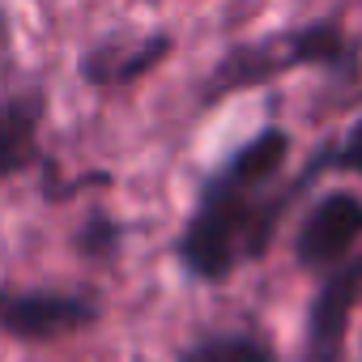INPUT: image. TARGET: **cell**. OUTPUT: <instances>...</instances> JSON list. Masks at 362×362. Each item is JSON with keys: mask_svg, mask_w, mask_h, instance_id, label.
<instances>
[{"mask_svg": "<svg viewBox=\"0 0 362 362\" xmlns=\"http://www.w3.org/2000/svg\"><path fill=\"white\" fill-rule=\"evenodd\" d=\"M286 158H290V132L264 128L239 153H230V162L205 184L201 205H197L184 239H179V260L188 264L192 277L226 281L239 260L264 256V247L273 243V230H277L281 214L290 209V201L315 175H324V166L315 158L303 179L273 192V184L286 170Z\"/></svg>", "mask_w": 362, "mask_h": 362, "instance_id": "1", "label": "cell"}, {"mask_svg": "<svg viewBox=\"0 0 362 362\" xmlns=\"http://www.w3.org/2000/svg\"><path fill=\"white\" fill-rule=\"evenodd\" d=\"M307 64H324L332 73H349L354 69V47L345 39V30L337 22H311L298 30H281L269 35L260 43H243L230 56L218 60L209 86H205V103H218L222 94L273 81L290 69H307Z\"/></svg>", "mask_w": 362, "mask_h": 362, "instance_id": "2", "label": "cell"}, {"mask_svg": "<svg viewBox=\"0 0 362 362\" xmlns=\"http://www.w3.org/2000/svg\"><path fill=\"white\" fill-rule=\"evenodd\" d=\"M358 303H362V252L358 256H345L337 269H328L324 286L315 290L311 311H307L303 362H341L345 328H349Z\"/></svg>", "mask_w": 362, "mask_h": 362, "instance_id": "3", "label": "cell"}, {"mask_svg": "<svg viewBox=\"0 0 362 362\" xmlns=\"http://www.w3.org/2000/svg\"><path fill=\"white\" fill-rule=\"evenodd\" d=\"M358 239H362V201L349 192H328L303 218L294 256L307 273H328L354 252Z\"/></svg>", "mask_w": 362, "mask_h": 362, "instance_id": "4", "label": "cell"}, {"mask_svg": "<svg viewBox=\"0 0 362 362\" xmlns=\"http://www.w3.org/2000/svg\"><path fill=\"white\" fill-rule=\"evenodd\" d=\"M98 307L81 294H47V290H0V328L26 337V341H52L64 332H77L94 324Z\"/></svg>", "mask_w": 362, "mask_h": 362, "instance_id": "5", "label": "cell"}, {"mask_svg": "<svg viewBox=\"0 0 362 362\" xmlns=\"http://www.w3.org/2000/svg\"><path fill=\"white\" fill-rule=\"evenodd\" d=\"M166 52H170V43H166L162 35H158V39H145V43H132V47H115V43H107V47H98L94 56H86L81 73H86L90 81H98V86H115V81H132V77H141V73L153 69Z\"/></svg>", "mask_w": 362, "mask_h": 362, "instance_id": "6", "label": "cell"}, {"mask_svg": "<svg viewBox=\"0 0 362 362\" xmlns=\"http://www.w3.org/2000/svg\"><path fill=\"white\" fill-rule=\"evenodd\" d=\"M39 98H0V179L35 162Z\"/></svg>", "mask_w": 362, "mask_h": 362, "instance_id": "7", "label": "cell"}, {"mask_svg": "<svg viewBox=\"0 0 362 362\" xmlns=\"http://www.w3.org/2000/svg\"><path fill=\"white\" fill-rule=\"evenodd\" d=\"M179 362H277V354L252 332H218L179 354Z\"/></svg>", "mask_w": 362, "mask_h": 362, "instance_id": "8", "label": "cell"}, {"mask_svg": "<svg viewBox=\"0 0 362 362\" xmlns=\"http://www.w3.org/2000/svg\"><path fill=\"white\" fill-rule=\"evenodd\" d=\"M320 166L324 170H354V175H362V119L349 128V136L341 145L320 153Z\"/></svg>", "mask_w": 362, "mask_h": 362, "instance_id": "9", "label": "cell"}]
</instances>
